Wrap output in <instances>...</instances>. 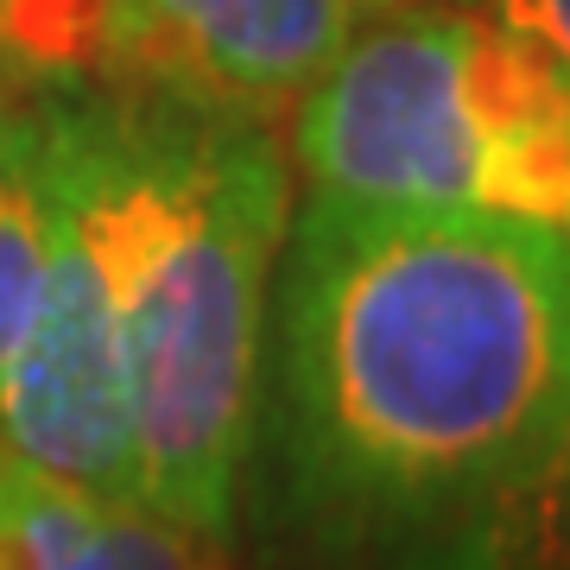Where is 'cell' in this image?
<instances>
[{"label": "cell", "instance_id": "6da1fadb", "mask_svg": "<svg viewBox=\"0 0 570 570\" xmlns=\"http://www.w3.org/2000/svg\"><path fill=\"white\" fill-rule=\"evenodd\" d=\"M570 419V235L311 197L279 285V444L336 539L444 527Z\"/></svg>", "mask_w": 570, "mask_h": 570}, {"label": "cell", "instance_id": "7a4b0ae2", "mask_svg": "<svg viewBox=\"0 0 570 570\" xmlns=\"http://www.w3.org/2000/svg\"><path fill=\"white\" fill-rule=\"evenodd\" d=\"M45 108L115 261L140 508L223 546L254 431L261 298L292 223L279 140L171 96Z\"/></svg>", "mask_w": 570, "mask_h": 570}, {"label": "cell", "instance_id": "3957f363", "mask_svg": "<svg viewBox=\"0 0 570 570\" xmlns=\"http://www.w3.org/2000/svg\"><path fill=\"white\" fill-rule=\"evenodd\" d=\"M292 115L311 197L570 235V70L489 7L355 26Z\"/></svg>", "mask_w": 570, "mask_h": 570}, {"label": "cell", "instance_id": "277c9868", "mask_svg": "<svg viewBox=\"0 0 570 570\" xmlns=\"http://www.w3.org/2000/svg\"><path fill=\"white\" fill-rule=\"evenodd\" d=\"M51 261L39 311L13 362L0 367V450L7 463L51 475L89 501H140L134 489V425H127V362H121V298L102 223L63 159L51 108Z\"/></svg>", "mask_w": 570, "mask_h": 570}, {"label": "cell", "instance_id": "5b68a950", "mask_svg": "<svg viewBox=\"0 0 570 570\" xmlns=\"http://www.w3.org/2000/svg\"><path fill=\"white\" fill-rule=\"evenodd\" d=\"M348 0H115V70L216 115L298 108L355 32Z\"/></svg>", "mask_w": 570, "mask_h": 570}, {"label": "cell", "instance_id": "8992f818", "mask_svg": "<svg viewBox=\"0 0 570 570\" xmlns=\"http://www.w3.org/2000/svg\"><path fill=\"white\" fill-rule=\"evenodd\" d=\"M400 570H570V419L450 513Z\"/></svg>", "mask_w": 570, "mask_h": 570}, {"label": "cell", "instance_id": "52a82bcc", "mask_svg": "<svg viewBox=\"0 0 570 570\" xmlns=\"http://www.w3.org/2000/svg\"><path fill=\"white\" fill-rule=\"evenodd\" d=\"M51 216H58V178H51L45 108L0 102V367L13 362L39 311Z\"/></svg>", "mask_w": 570, "mask_h": 570}, {"label": "cell", "instance_id": "ba28073f", "mask_svg": "<svg viewBox=\"0 0 570 570\" xmlns=\"http://www.w3.org/2000/svg\"><path fill=\"white\" fill-rule=\"evenodd\" d=\"M32 570H228L216 539L159 520L140 501H89L58 520Z\"/></svg>", "mask_w": 570, "mask_h": 570}, {"label": "cell", "instance_id": "9c48e42d", "mask_svg": "<svg viewBox=\"0 0 570 570\" xmlns=\"http://www.w3.org/2000/svg\"><path fill=\"white\" fill-rule=\"evenodd\" d=\"M501 26L527 32L532 45H546L551 58L570 70V0H482Z\"/></svg>", "mask_w": 570, "mask_h": 570}, {"label": "cell", "instance_id": "30bf717a", "mask_svg": "<svg viewBox=\"0 0 570 570\" xmlns=\"http://www.w3.org/2000/svg\"><path fill=\"white\" fill-rule=\"evenodd\" d=\"M355 20H393V13H450V7H482V0H348Z\"/></svg>", "mask_w": 570, "mask_h": 570}, {"label": "cell", "instance_id": "8fae6325", "mask_svg": "<svg viewBox=\"0 0 570 570\" xmlns=\"http://www.w3.org/2000/svg\"><path fill=\"white\" fill-rule=\"evenodd\" d=\"M7 89H13V82H7V77H0V102H7Z\"/></svg>", "mask_w": 570, "mask_h": 570}, {"label": "cell", "instance_id": "7c38bea8", "mask_svg": "<svg viewBox=\"0 0 570 570\" xmlns=\"http://www.w3.org/2000/svg\"><path fill=\"white\" fill-rule=\"evenodd\" d=\"M0 463H7V450H0Z\"/></svg>", "mask_w": 570, "mask_h": 570}]
</instances>
